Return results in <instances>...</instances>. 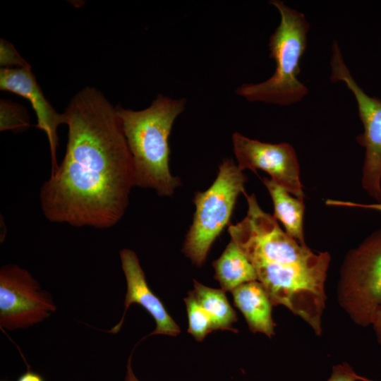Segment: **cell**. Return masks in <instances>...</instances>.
Masks as SVG:
<instances>
[{
  "mask_svg": "<svg viewBox=\"0 0 381 381\" xmlns=\"http://www.w3.org/2000/svg\"><path fill=\"white\" fill-rule=\"evenodd\" d=\"M231 138L237 166L241 171L256 173L258 169L262 170L291 195L304 200L299 162L291 145L261 142L237 132Z\"/></svg>",
  "mask_w": 381,
  "mask_h": 381,
  "instance_id": "cell-9",
  "label": "cell"
},
{
  "mask_svg": "<svg viewBox=\"0 0 381 381\" xmlns=\"http://www.w3.org/2000/svg\"><path fill=\"white\" fill-rule=\"evenodd\" d=\"M262 182L272 200L273 217L282 223L287 234L306 245L303 232L304 200L293 197L271 179L263 178Z\"/></svg>",
  "mask_w": 381,
  "mask_h": 381,
  "instance_id": "cell-13",
  "label": "cell"
},
{
  "mask_svg": "<svg viewBox=\"0 0 381 381\" xmlns=\"http://www.w3.org/2000/svg\"><path fill=\"white\" fill-rule=\"evenodd\" d=\"M337 294L339 304L355 323L372 324L381 307V228L346 255Z\"/></svg>",
  "mask_w": 381,
  "mask_h": 381,
  "instance_id": "cell-6",
  "label": "cell"
},
{
  "mask_svg": "<svg viewBox=\"0 0 381 381\" xmlns=\"http://www.w3.org/2000/svg\"><path fill=\"white\" fill-rule=\"evenodd\" d=\"M184 98L158 95L146 109L134 111L116 107L132 155L135 186L154 189L160 196H171L181 186L169 171V138L176 119L184 111Z\"/></svg>",
  "mask_w": 381,
  "mask_h": 381,
  "instance_id": "cell-3",
  "label": "cell"
},
{
  "mask_svg": "<svg viewBox=\"0 0 381 381\" xmlns=\"http://www.w3.org/2000/svg\"><path fill=\"white\" fill-rule=\"evenodd\" d=\"M120 258L127 284L124 301L125 309L119 322L109 332L113 334L119 332L129 306L133 303H137L144 308L155 321V329L148 336L179 334L181 332L179 325L171 318L162 301L147 285L145 273L135 253L131 249L123 248L120 251Z\"/></svg>",
  "mask_w": 381,
  "mask_h": 381,
  "instance_id": "cell-11",
  "label": "cell"
},
{
  "mask_svg": "<svg viewBox=\"0 0 381 381\" xmlns=\"http://www.w3.org/2000/svg\"><path fill=\"white\" fill-rule=\"evenodd\" d=\"M0 89L28 99L37 116L36 127L45 132L50 147L52 174L58 169L56 148L59 145L57 128L66 123L64 114L58 113L45 98L37 83L30 65L21 68H1Z\"/></svg>",
  "mask_w": 381,
  "mask_h": 381,
  "instance_id": "cell-10",
  "label": "cell"
},
{
  "mask_svg": "<svg viewBox=\"0 0 381 381\" xmlns=\"http://www.w3.org/2000/svg\"><path fill=\"white\" fill-rule=\"evenodd\" d=\"M29 116L21 105L9 100L1 99L0 131L21 132L30 127Z\"/></svg>",
  "mask_w": 381,
  "mask_h": 381,
  "instance_id": "cell-17",
  "label": "cell"
},
{
  "mask_svg": "<svg viewBox=\"0 0 381 381\" xmlns=\"http://www.w3.org/2000/svg\"><path fill=\"white\" fill-rule=\"evenodd\" d=\"M375 330L377 340L381 348V307L375 313L371 324Z\"/></svg>",
  "mask_w": 381,
  "mask_h": 381,
  "instance_id": "cell-21",
  "label": "cell"
},
{
  "mask_svg": "<svg viewBox=\"0 0 381 381\" xmlns=\"http://www.w3.org/2000/svg\"><path fill=\"white\" fill-rule=\"evenodd\" d=\"M56 310L49 292L26 270L7 264L0 270V326L7 330L38 324Z\"/></svg>",
  "mask_w": 381,
  "mask_h": 381,
  "instance_id": "cell-8",
  "label": "cell"
},
{
  "mask_svg": "<svg viewBox=\"0 0 381 381\" xmlns=\"http://www.w3.org/2000/svg\"><path fill=\"white\" fill-rule=\"evenodd\" d=\"M188 320V332L199 341L214 331L210 316L198 303L191 291L184 299Z\"/></svg>",
  "mask_w": 381,
  "mask_h": 381,
  "instance_id": "cell-16",
  "label": "cell"
},
{
  "mask_svg": "<svg viewBox=\"0 0 381 381\" xmlns=\"http://www.w3.org/2000/svg\"><path fill=\"white\" fill-rule=\"evenodd\" d=\"M126 373L124 381H140L135 375L131 367V355L129 356L126 365Z\"/></svg>",
  "mask_w": 381,
  "mask_h": 381,
  "instance_id": "cell-23",
  "label": "cell"
},
{
  "mask_svg": "<svg viewBox=\"0 0 381 381\" xmlns=\"http://www.w3.org/2000/svg\"><path fill=\"white\" fill-rule=\"evenodd\" d=\"M357 374L347 363H343L332 367V372L327 381H358Z\"/></svg>",
  "mask_w": 381,
  "mask_h": 381,
  "instance_id": "cell-19",
  "label": "cell"
},
{
  "mask_svg": "<svg viewBox=\"0 0 381 381\" xmlns=\"http://www.w3.org/2000/svg\"><path fill=\"white\" fill-rule=\"evenodd\" d=\"M64 157L40 190L46 218L73 226L107 229L116 224L135 186L132 155L116 107L95 87L71 99Z\"/></svg>",
  "mask_w": 381,
  "mask_h": 381,
  "instance_id": "cell-1",
  "label": "cell"
},
{
  "mask_svg": "<svg viewBox=\"0 0 381 381\" xmlns=\"http://www.w3.org/2000/svg\"><path fill=\"white\" fill-rule=\"evenodd\" d=\"M325 204L328 206L363 208V209L372 210L381 212V202L373 203V204H362V203H358V202H354L351 201H342V200L327 199L325 201Z\"/></svg>",
  "mask_w": 381,
  "mask_h": 381,
  "instance_id": "cell-20",
  "label": "cell"
},
{
  "mask_svg": "<svg viewBox=\"0 0 381 381\" xmlns=\"http://www.w3.org/2000/svg\"><path fill=\"white\" fill-rule=\"evenodd\" d=\"M212 266L214 278L224 291L231 292L243 284L258 281L253 265L232 239Z\"/></svg>",
  "mask_w": 381,
  "mask_h": 381,
  "instance_id": "cell-14",
  "label": "cell"
},
{
  "mask_svg": "<svg viewBox=\"0 0 381 381\" xmlns=\"http://www.w3.org/2000/svg\"><path fill=\"white\" fill-rule=\"evenodd\" d=\"M243 194L246 215L229 225L231 239L253 265L272 306H285L321 334L329 254L301 244L262 210L254 194Z\"/></svg>",
  "mask_w": 381,
  "mask_h": 381,
  "instance_id": "cell-2",
  "label": "cell"
},
{
  "mask_svg": "<svg viewBox=\"0 0 381 381\" xmlns=\"http://www.w3.org/2000/svg\"><path fill=\"white\" fill-rule=\"evenodd\" d=\"M231 293L234 305L243 315L251 332H260L269 337L274 334L272 303L258 281L243 284Z\"/></svg>",
  "mask_w": 381,
  "mask_h": 381,
  "instance_id": "cell-12",
  "label": "cell"
},
{
  "mask_svg": "<svg viewBox=\"0 0 381 381\" xmlns=\"http://www.w3.org/2000/svg\"><path fill=\"white\" fill-rule=\"evenodd\" d=\"M270 4L280 15V23L270 36L268 44L270 57L275 63L274 74L263 82L241 85L236 94L250 102L288 106L300 102L308 92L298 75L310 23L303 13L282 1L272 0Z\"/></svg>",
  "mask_w": 381,
  "mask_h": 381,
  "instance_id": "cell-4",
  "label": "cell"
},
{
  "mask_svg": "<svg viewBox=\"0 0 381 381\" xmlns=\"http://www.w3.org/2000/svg\"><path fill=\"white\" fill-rule=\"evenodd\" d=\"M330 66L332 81L344 83L352 92L363 124L364 131L357 137L365 150L361 186L369 196L381 202V100L368 95L357 84L336 42L332 45Z\"/></svg>",
  "mask_w": 381,
  "mask_h": 381,
  "instance_id": "cell-7",
  "label": "cell"
},
{
  "mask_svg": "<svg viewBox=\"0 0 381 381\" xmlns=\"http://www.w3.org/2000/svg\"><path fill=\"white\" fill-rule=\"evenodd\" d=\"M247 177L231 159L219 166L217 176L204 192H197L193 202L195 211L186 234L183 253L193 264L201 267L210 249L230 217L240 193H244Z\"/></svg>",
  "mask_w": 381,
  "mask_h": 381,
  "instance_id": "cell-5",
  "label": "cell"
},
{
  "mask_svg": "<svg viewBox=\"0 0 381 381\" xmlns=\"http://www.w3.org/2000/svg\"><path fill=\"white\" fill-rule=\"evenodd\" d=\"M357 378H358V380L359 381H377V380H370V379H368V378H366V377H362V376H360V375H357Z\"/></svg>",
  "mask_w": 381,
  "mask_h": 381,
  "instance_id": "cell-24",
  "label": "cell"
},
{
  "mask_svg": "<svg viewBox=\"0 0 381 381\" xmlns=\"http://www.w3.org/2000/svg\"><path fill=\"white\" fill-rule=\"evenodd\" d=\"M17 381H44V380L39 373L31 370L30 367H28L27 371L20 375Z\"/></svg>",
  "mask_w": 381,
  "mask_h": 381,
  "instance_id": "cell-22",
  "label": "cell"
},
{
  "mask_svg": "<svg viewBox=\"0 0 381 381\" xmlns=\"http://www.w3.org/2000/svg\"><path fill=\"white\" fill-rule=\"evenodd\" d=\"M0 64L3 68H21L30 65L18 53L13 45L4 39L0 40Z\"/></svg>",
  "mask_w": 381,
  "mask_h": 381,
  "instance_id": "cell-18",
  "label": "cell"
},
{
  "mask_svg": "<svg viewBox=\"0 0 381 381\" xmlns=\"http://www.w3.org/2000/svg\"><path fill=\"white\" fill-rule=\"evenodd\" d=\"M191 292L210 316L214 331L221 329L238 332L232 327V324L237 321L236 313L224 290L212 289L194 280V289Z\"/></svg>",
  "mask_w": 381,
  "mask_h": 381,
  "instance_id": "cell-15",
  "label": "cell"
},
{
  "mask_svg": "<svg viewBox=\"0 0 381 381\" xmlns=\"http://www.w3.org/2000/svg\"><path fill=\"white\" fill-rule=\"evenodd\" d=\"M1 381H5V380H1Z\"/></svg>",
  "mask_w": 381,
  "mask_h": 381,
  "instance_id": "cell-25",
  "label": "cell"
}]
</instances>
